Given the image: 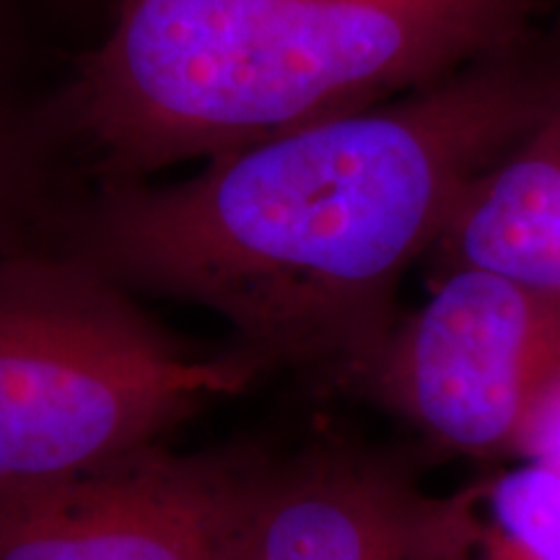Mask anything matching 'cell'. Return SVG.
<instances>
[{
    "mask_svg": "<svg viewBox=\"0 0 560 560\" xmlns=\"http://www.w3.org/2000/svg\"><path fill=\"white\" fill-rule=\"evenodd\" d=\"M431 252L441 272L482 268L560 293V96L467 185Z\"/></svg>",
    "mask_w": 560,
    "mask_h": 560,
    "instance_id": "52a82bcc",
    "label": "cell"
},
{
    "mask_svg": "<svg viewBox=\"0 0 560 560\" xmlns=\"http://www.w3.org/2000/svg\"><path fill=\"white\" fill-rule=\"evenodd\" d=\"M560 369V293L482 268L444 270L346 392L439 450L514 457L532 402Z\"/></svg>",
    "mask_w": 560,
    "mask_h": 560,
    "instance_id": "277c9868",
    "label": "cell"
},
{
    "mask_svg": "<svg viewBox=\"0 0 560 560\" xmlns=\"http://www.w3.org/2000/svg\"><path fill=\"white\" fill-rule=\"evenodd\" d=\"M540 0H120L47 120L89 185L143 182L511 52Z\"/></svg>",
    "mask_w": 560,
    "mask_h": 560,
    "instance_id": "7a4b0ae2",
    "label": "cell"
},
{
    "mask_svg": "<svg viewBox=\"0 0 560 560\" xmlns=\"http://www.w3.org/2000/svg\"><path fill=\"white\" fill-rule=\"evenodd\" d=\"M252 444L0 482V560H229L272 465Z\"/></svg>",
    "mask_w": 560,
    "mask_h": 560,
    "instance_id": "5b68a950",
    "label": "cell"
},
{
    "mask_svg": "<svg viewBox=\"0 0 560 560\" xmlns=\"http://www.w3.org/2000/svg\"><path fill=\"white\" fill-rule=\"evenodd\" d=\"M86 182L45 107L0 100V255L55 247L70 206Z\"/></svg>",
    "mask_w": 560,
    "mask_h": 560,
    "instance_id": "ba28073f",
    "label": "cell"
},
{
    "mask_svg": "<svg viewBox=\"0 0 560 560\" xmlns=\"http://www.w3.org/2000/svg\"><path fill=\"white\" fill-rule=\"evenodd\" d=\"M265 374L234 342L179 338L68 252L0 255V482L60 478L164 444Z\"/></svg>",
    "mask_w": 560,
    "mask_h": 560,
    "instance_id": "3957f363",
    "label": "cell"
},
{
    "mask_svg": "<svg viewBox=\"0 0 560 560\" xmlns=\"http://www.w3.org/2000/svg\"><path fill=\"white\" fill-rule=\"evenodd\" d=\"M560 75L511 58L210 159L177 185H89L55 247L132 296L219 314L268 371L346 392L402 317V276Z\"/></svg>",
    "mask_w": 560,
    "mask_h": 560,
    "instance_id": "6da1fadb",
    "label": "cell"
},
{
    "mask_svg": "<svg viewBox=\"0 0 560 560\" xmlns=\"http://www.w3.org/2000/svg\"><path fill=\"white\" fill-rule=\"evenodd\" d=\"M467 560H560V475L524 462L482 480Z\"/></svg>",
    "mask_w": 560,
    "mask_h": 560,
    "instance_id": "9c48e42d",
    "label": "cell"
},
{
    "mask_svg": "<svg viewBox=\"0 0 560 560\" xmlns=\"http://www.w3.org/2000/svg\"><path fill=\"white\" fill-rule=\"evenodd\" d=\"M514 459L537 462L560 475V369L545 382L524 420Z\"/></svg>",
    "mask_w": 560,
    "mask_h": 560,
    "instance_id": "30bf717a",
    "label": "cell"
},
{
    "mask_svg": "<svg viewBox=\"0 0 560 560\" xmlns=\"http://www.w3.org/2000/svg\"><path fill=\"white\" fill-rule=\"evenodd\" d=\"M26 66V34L16 13L0 0V100L11 96V83Z\"/></svg>",
    "mask_w": 560,
    "mask_h": 560,
    "instance_id": "8fae6325",
    "label": "cell"
},
{
    "mask_svg": "<svg viewBox=\"0 0 560 560\" xmlns=\"http://www.w3.org/2000/svg\"><path fill=\"white\" fill-rule=\"evenodd\" d=\"M480 493H431L395 457L317 441L272 459L229 560H467Z\"/></svg>",
    "mask_w": 560,
    "mask_h": 560,
    "instance_id": "8992f818",
    "label": "cell"
}]
</instances>
